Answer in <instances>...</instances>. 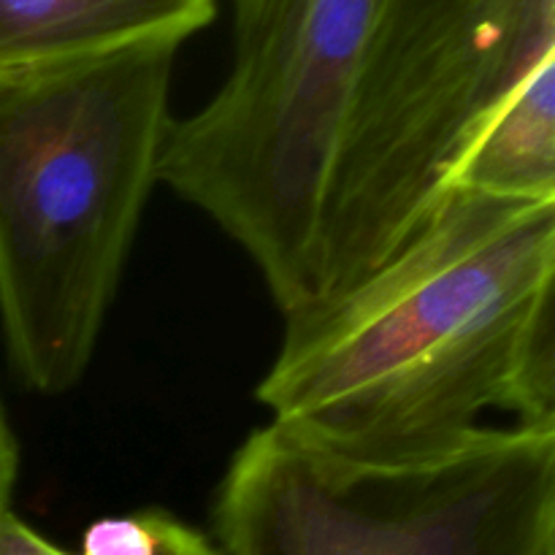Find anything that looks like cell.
<instances>
[{
    "label": "cell",
    "instance_id": "6da1fadb",
    "mask_svg": "<svg viewBox=\"0 0 555 555\" xmlns=\"http://www.w3.org/2000/svg\"><path fill=\"white\" fill-rule=\"evenodd\" d=\"M555 198L450 190L336 296L285 314L255 388L271 421L358 459H415L486 412L555 428Z\"/></svg>",
    "mask_w": 555,
    "mask_h": 555
},
{
    "label": "cell",
    "instance_id": "8fae6325",
    "mask_svg": "<svg viewBox=\"0 0 555 555\" xmlns=\"http://www.w3.org/2000/svg\"><path fill=\"white\" fill-rule=\"evenodd\" d=\"M16 472H20V444H16L11 423L5 417L3 399H0V515L9 513Z\"/></svg>",
    "mask_w": 555,
    "mask_h": 555
},
{
    "label": "cell",
    "instance_id": "5b68a950",
    "mask_svg": "<svg viewBox=\"0 0 555 555\" xmlns=\"http://www.w3.org/2000/svg\"><path fill=\"white\" fill-rule=\"evenodd\" d=\"M555 63V0H385L331 168L320 301L399 253L461 152Z\"/></svg>",
    "mask_w": 555,
    "mask_h": 555
},
{
    "label": "cell",
    "instance_id": "277c9868",
    "mask_svg": "<svg viewBox=\"0 0 555 555\" xmlns=\"http://www.w3.org/2000/svg\"><path fill=\"white\" fill-rule=\"evenodd\" d=\"M217 555H555V428L358 459L266 423L215 499Z\"/></svg>",
    "mask_w": 555,
    "mask_h": 555
},
{
    "label": "cell",
    "instance_id": "9c48e42d",
    "mask_svg": "<svg viewBox=\"0 0 555 555\" xmlns=\"http://www.w3.org/2000/svg\"><path fill=\"white\" fill-rule=\"evenodd\" d=\"M157 555H217V547L182 520L157 513Z\"/></svg>",
    "mask_w": 555,
    "mask_h": 555
},
{
    "label": "cell",
    "instance_id": "8992f818",
    "mask_svg": "<svg viewBox=\"0 0 555 555\" xmlns=\"http://www.w3.org/2000/svg\"><path fill=\"white\" fill-rule=\"evenodd\" d=\"M217 0H0V81L150 41H188Z\"/></svg>",
    "mask_w": 555,
    "mask_h": 555
},
{
    "label": "cell",
    "instance_id": "ba28073f",
    "mask_svg": "<svg viewBox=\"0 0 555 555\" xmlns=\"http://www.w3.org/2000/svg\"><path fill=\"white\" fill-rule=\"evenodd\" d=\"M81 555H157V509L92 524Z\"/></svg>",
    "mask_w": 555,
    "mask_h": 555
},
{
    "label": "cell",
    "instance_id": "30bf717a",
    "mask_svg": "<svg viewBox=\"0 0 555 555\" xmlns=\"http://www.w3.org/2000/svg\"><path fill=\"white\" fill-rule=\"evenodd\" d=\"M0 555H70L52 542L43 540L38 531L30 526L22 524L14 513L0 515Z\"/></svg>",
    "mask_w": 555,
    "mask_h": 555
},
{
    "label": "cell",
    "instance_id": "3957f363",
    "mask_svg": "<svg viewBox=\"0 0 555 555\" xmlns=\"http://www.w3.org/2000/svg\"><path fill=\"white\" fill-rule=\"evenodd\" d=\"M385 0H231V74L173 119L157 182L258 266L282 314L320 301L331 168Z\"/></svg>",
    "mask_w": 555,
    "mask_h": 555
},
{
    "label": "cell",
    "instance_id": "7a4b0ae2",
    "mask_svg": "<svg viewBox=\"0 0 555 555\" xmlns=\"http://www.w3.org/2000/svg\"><path fill=\"white\" fill-rule=\"evenodd\" d=\"M179 47L0 81V323L43 396L76 388L95 356L157 184Z\"/></svg>",
    "mask_w": 555,
    "mask_h": 555
},
{
    "label": "cell",
    "instance_id": "52a82bcc",
    "mask_svg": "<svg viewBox=\"0 0 555 555\" xmlns=\"http://www.w3.org/2000/svg\"><path fill=\"white\" fill-rule=\"evenodd\" d=\"M450 190L491 198H555V63L537 70L461 152Z\"/></svg>",
    "mask_w": 555,
    "mask_h": 555
}]
</instances>
